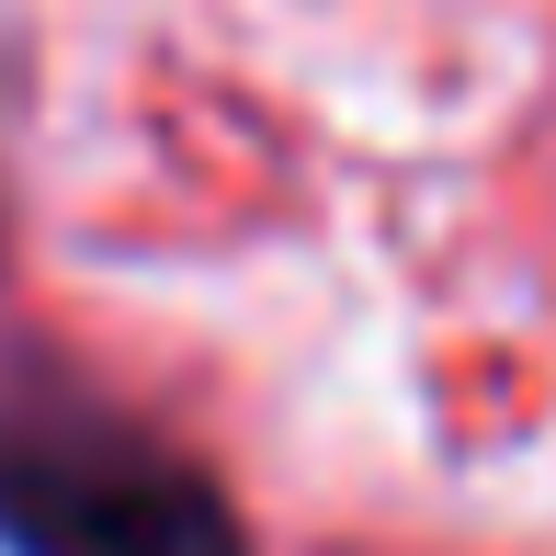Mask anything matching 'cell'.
I'll use <instances>...</instances> for the list:
<instances>
[{
	"label": "cell",
	"mask_w": 556,
	"mask_h": 556,
	"mask_svg": "<svg viewBox=\"0 0 556 556\" xmlns=\"http://www.w3.org/2000/svg\"><path fill=\"white\" fill-rule=\"evenodd\" d=\"M0 545L12 556H239V511L137 420L80 409V397H12L0 409Z\"/></svg>",
	"instance_id": "6da1fadb"
}]
</instances>
